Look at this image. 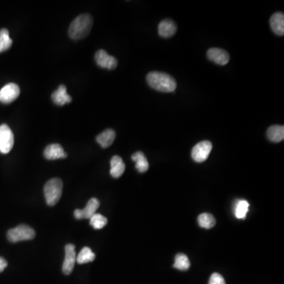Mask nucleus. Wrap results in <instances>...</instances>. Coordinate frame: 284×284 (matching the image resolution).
<instances>
[{
  "instance_id": "1",
  "label": "nucleus",
  "mask_w": 284,
  "mask_h": 284,
  "mask_svg": "<svg viewBox=\"0 0 284 284\" xmlns=\"http://www.w3.org/2000/svg\"><path fill=\"white\" fill-rule=\"evenodd\" d=\"M147 82L151 88L163 93H172L177 88L175 78L163 72H150L147 75Z\"/></svg>"
},
{
  "instance_id": "2",
  "label": "nucleus",
  "mask_w": 284,
  "mask_h": 284,
  "mask_svg": "<svg viewBox=\"0 0 284 284\" xmlns=\"http://www.w3.org/2000/svg\"><path fill=\"white\" fill-rule=\"evenodd\" d=\"M93 25V17L89 14L77 16L69 27V36L74 40L83 39L90 34Z\"/></svg>"
},
{
  "instance_id": "3",
  "label": "nucleus",
  "mask_w": 284,
  "mask_h": 284,
  "mask_svg": "<svg viewBox=\"0 0 284 284\" xmlns=\"http://www.w3.org/2000/svg\"><path fill=\"white\" fill-rule=\"evenodd\" d=\"M63 182L58 178L48 181L44 189L47 204L50 206L57 204L63 193Z\"/></svg>"
},
{
  "instance_id": "4",
  "label": "nucleus",
  "mask_w": 284,
  "mask_h": 284,
  "mask_svg": "<svg viewBox=\"0 0 284 284\" xmlns=\"http://www.w3.org/2000/svg\"><path fill=\"white\" fill-rule=\"evenodd\" d=\"M36 233L34 230L25 224H21L15 228L11 229L8 232V240L13 243L33 239Z\"/></svg>"
},
{
  "instance_id": "5",
  "label": "nucleus",
  "mask_w": 284,
  "mask_h": 284,
  "mask_svg": "<svg viewBox=\"0 0 284 284\" xmlns=\"http://www.w3.org/2000/svg\"><path fill=\"white\" fill-rule=\"evenodd\" d=\"M15 143L14 134L7 124L0 126V152L8 154L11 152Z\"/></svg>"
},
{
  "instance_id": "6",
  "label": "nucleus",
  "mask_w": 284,
  "mask_h": 284,
  "mask_svg": "<svg viewBox=\"0 0 284 284\" xmlns=\"http://www.w3.org/2000/svg\"><path fill=\"white\" fill-rule=\"evenodd\" d=\"M213 149V145L209 141H200L193 147L191 155L193 160L197 163L205 162L209 158Z\"/></svg>"
},
{
  "instance_id": "7",
  "label": "nucleus",
  "mask_w": 284,
  "mask_h": 284,
  "mask_svg": "<svg viewBox=\"0 0 284 284\" xmlns=\"http://www.w3.org/2000/svg\"><path fill=\"white\" fill-rule=\"evenodd\" d=\"M95 60L100 67L107 69V70H114L116 68L118 61L115 58L110 56L106 51L100 49L95 55Z\"/></svg>"
},
{
  "instance_id": "8",
  "label": "nucleus",
  "mask_w": 284,
  "mask_h": 284,
  "mask_svg": "<svg viewBox=\"0 0 284 284\" xmlns=\"http://www.w3.org/2000/svg\"><path fill=\"white\" fill-rule=\"evenodd\" d=\"M20 95V88L15 83L6 85L0 90V102L3 104H11L15 101Z\"/></svg>"
},
{
  "instance_id": "9",
  "label": "nucleus",
  "mask_w": 284,
  "mask_h": 284,
  "mask_svg": "<svg viewBox=\"0 0 284 284\" xmlns=\"http://www.w3.org/2000/svg\"><path fill=\"white\" fill-rule=\"evenodd\" d=\"M65 260L63 265V272L65 275H70L73 272L75 265L77 255L75 252V246L73 244H67L65 247Z\"/></svg>"
},
{
  "instance_id": "10",
  "label": "nucleus",
  "mask_w": 284,
  "mask_h": 284,
  "mask_svg": "<svg viewBox=\"0 0 284 284\" xmlns=\"http://www.w3.org/2000/svg\"><path fill=\"white\" fill-rule=\"evenodd\" d=\"M100 207L98 199L92 198L88 201L86 208L83 209H76L74 211V217L77 220L90 219L93 215L97 213V209Z\"/></svg>"
},
{
  "instance_id": "11",
  "label": "nucleus",
  "mask_w": 284,
  "mask_h": 284,
  "mask_svg": "<svg viewBox=\"0 0 284 284\" xmlns=\"http://www.w3.org/2000/svg\"><path fill=\"white\" fill-rule=\"evenodd\" d=\"M207 56L210 60L213 61L216 64L220 65V66H224V65L227 64L229 60H230L229 54L226 51L217 49V48H213V49H209L207 52Z\"/></svg>"
},
{
  "instance_id": "12",
  "label": "nucleus",
  "mask_w": 284,
  "mask_h": 284,
  "mask_svg": "<svg viewBox=\"0 0 284 284\" xmlns=\"http://www.w3.org/2000/svg\"><path fill=\"white\" fill-rule=\"evenodd\" d=\"M45 157L49 160H55L58 159H64L67 157V154L65 152L63 147L59 144H52L48 145L44 152Z\"/></svg>"
},
{
  "instance_id": "13",
  "label": "nucleus",
  "mask_w": 284,
  "mask_h": 284,
  "mask_svg": "<svg viewBox=\"0 0 284 284\" xmlns=\"http://www.w3.org/2000/svg\"><path fill=\"white\" fill-rule=\"evenodd\" d=\"M52 99L53 102L59 106L65 105L72 101L71 97L68 95L66 92V87L63 85H61L57 90L52 93Z\"/></svg>"
},
{
  "instance_id": "14",
  "label": "nucleus",
  "mask_w": 284,
  "mask_h": 284,
  "mask_svg": "<svg viewBox=\"0 0 284 284\" xmlns=\"http://www.w3.org/2000/svg\"><path fill=\"white\" fill-rule=\"evenodd\" d=\"M158 31H159V36L162 37H172L177 31V26L172 20L165 19L159 24Z\"/></svg>"
},
{
  "instance_id": "15",
  "label": "nucleus",
  "mask_w": 284,
  "mask_h": 284,
  "mask_svg": "<svg viewBox=\"0 0 284 284\" xmlns=\"http://www.w3.org/2000/svg\"><path fill=\"white\" fill-rule=\"evenodd\" d=\"M270 25L272 31L278 36L284 34V15L283 13L277 12L270 18Z\"/></svg>"
},
{
  "instance_id": "16",
  "label": "nucleus",
  "mask_w": 284,
  "mask_h": 284,
  "mask_svg": "<svg viewBox=\"0 0 284 284\" xmlns=\"http://www.w3.org/2000/svg\"><path fill=\"white\" fill-rule=\"evenodd\" d=\"M126 165L124 160L118 155H114L111 159V170L110 174L114 179L121 177L125 172Z\"/></svg>"
},
{
  "instance_id": "17",
  "label": "nucleus",
  "mask_w": 284,
  "mask_h": 284,
  "mask_svg": "<svg viewBox=\"0 0 284 284\" xmlns=\"http://www.w3.org/2000/svg\"><path fill=\"white\" fill-rule=\"evenodd\" d=\"M116 137V134L112 129H107L99 134L97 137V143L103 148H107L111 146Z\"/></svg>"
},
{
  "instance_id": "18",
  "label": "nucleus",
  "mask_w": 284,
  "mask_h": 284,
  "mask_svg": "<svg viewBox=\"0 0 284 284\" xmlns=\"http://www.w3.org/2000/svg\"><path fill=\"white\" fill-rule=\"evenodd\" d=\"M267 137L270 141L275 143H279L284 139V127L274 125L270 127L267 131Z\"/></svg>"
},
{
  "instance_id": "19",
  "label": "nucleus",
  "mask_w": 284,
  "mask_h": 284,
  "mask_svg": "<svg viewBox=\"0 0 284 284\" xmlns=\"http://www.w3.org/2000/svg\"><path fill=\"white\" fill-rule=\"evenodd\" d=\"M131 159L136 164L135 168L140 173H145L148 170L149 165H148V159L145 157V154L143 152H135V153L133 154Z\"/></svg>"
},
{
  "instance_id": "20",
  "label": "nucleus",
  "mask_w": 284,
  "mask_h": 284,
  "mask_svg": "<svg viewBox=\"0 0 284 284\" xmlns=\"http://www.w3.org/2000/svg\"><path fill=\"white\" fill-rule=\"evenodd\" d=\"M95 258H96V255L92 251L91 249L89 247H84L77 255L76 261L78 263L79 265H83L86 263L92 262L94 261Z\"/></svg>"
},
{
  "instance_id": "21",
  "label": "nucleus",
  "mask_w": 284,
  "mask_h": 284,
  "mask_svg": "<svg viewBox=\"0 0 284 284\" xmlns=\"http://www.w3.org/2000/svg\"><path fill=\"white\" fill-rule=\"evenodd\" d=\"M13 40L10 37L9 31L7 29H0V53L10 49Z\"/></svg>"
},
{
  "instance_id": "22",
  "label": "nucleus",
  "mask_w": 284,
  "mask_h": 284,
  "mask_svg": "<svg viewBox=\"0 0 284 284\" xmlns=\"http://www.w3.org/2000/svg\"><path fill=\"white\" fill-rule=\"evenodd\" d=\"M198 224L200 227L211 229L216 225V219L209 213H202L198 216Z\"/></svg>"
},
{
  "instance_id": "23",
  "label": "nucleus",
  "mask_w": 284,
  "mask_h": 284,
  "mask_svg": "<svg viewBox=\"0 0 284 284\" xmlns=\"http://www.w3.org/2000/svg\"><path fill=\"white\" fill-rule=\"evenodd\" d=\"M173 266L176 269L186 271L190 267V261H189L187 256L183 254H179L175 257V264H174Z\"/></svg>"
},
{
  "instance_id": "24",
  "label": "nucleus",
  "mask_w": 284,
  "mask_h": 284,
  "mask_svg": "<svg viewBox=\"0 0 284 284\" xmlns=\"http://www.w3.org/2000/svg\"><path fill=\"white\" fill-rule=\"evenodd\" d=\"M250 204L246 200H238L235 206V216L239 220H244L249 211Z\"/></svg>"
},
{
  "instance_id": "25",
  "label": "nucleus",
  "mask_w": 284,
  "mask_h": 284,
  "mask_svg": "<svg viewBox=\"0 0 284 284\" xmlns=\"http://www.w3.org/2000/svg\"><path fill=\"white\" fill-rule=\"evenodd\" d=\"M90 220V225H91L93 228L97 229V230L102 229L103 227H105L107 224V219L106 218L105 216H102L101 214H99V213H96V214L93 215Z\"/></svg>"
},
{
  "instance_id": "26",
  "label": "nucleus",
  "mask_w": 284,
  "mask_h": 284,
  "mask_svg": "<svg viewBox=\"0 0 284 284\" xmlns=\"http://www.w3.org/2000/svg\"><path fill=\"white\" fill-rule=\"evenodd\" d=\"M209 284H226V282L220 274L213 273L209 279Z\"/></svg>"
},
{
  "instance_id": "27",
  "label": "nucleus",
  "mask_w": 284,
  "mask_h": 284,
  "mask_svg": "<svg viewBox=\"0 0 284 284\" xmlns=\"http://www.w3.org/2000/svg\"><path fill=\"white\" fill-rule=\"evenodd\" d=\"M7 266H8V261L2 257H0V272H2Z\"/></svg>"
}]
</instances>
